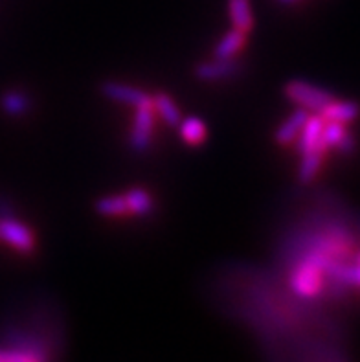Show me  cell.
I'll return each instance as SVG.
<instances>
[{
	"label": "cell",
	"instance_id": "cell-18",
	"mask_svg": "<svg viewBox=\"0 0 360 362\" xmlns=\"http://www.w3.org/2000/svg\"><path fill=\"white\" fill-rule=\"evenodd\" d=\"M322 160H324V151H320V149L303 153L300 168H298V179H300V182H313L316 179V175H318L320 168H322Z\"/></svg>",
	"mask_w": 360,
	"mask_h": 362
},
{
	"label": "cell",
	"instance_id": "cell-1",
	"mask_svg": "<svg viewBox=\"0 0 360 362\" xmlns=\"http://www.w3.org/2000/svg\"><path fill=\"white\" fill-rule=\"evenodd\" d=\"M325 257L324 254L315 250L310 252L306 262L292 271L291 289L301 298H316L325 285Z\"/></svg>",
	"mask_w": 360,
	"mask_h": 362
},
{
	"label": "cell",
	"instance_id": "cell-4",
	"mask_svg": "<svg viewBox=\"0 0 360 362\" xmlns=\"http://www.w3.org/2000/svg\"><path fill=\"white\" fill-rule=\"evenodd\" d=\"M0 243L23 254H32L37 247L35 234L30 226L11 216H0Z\"/></svg>",
	"mask_w": 360,
	"mask_h": 362
},
{
	"label": "cell",
	"instance_id": "cell-16",
	"mask_svg": "<svg viewBox=\"0 0 360 362\" xmlns=\"http://www.w3.org/2000/svg\"><path fill=\"white\" fill-rule=\"evenodd\" d=\"M94 210L101 217H123L129 216V204L125 193L118 195H105L94 202Z\"/></svg>",
	"mask_w": 360,
	"mask_h": 362
},
{
	"label": "cell",
	"instance_id": "cell-17",
	"mask_svg": "<svg viewBox=\"0 0 360 362\" xmlns=\"http://www.w3.org/2000/svg\"><path fill=\"white\" fill-rule=\"evenodd\" d=\"M30 105H32V101L24 92L8 90L0 98V109L8 116H23L24 112H28Z\"/></svg>",
	"mask_w": 360,
	"mask_h": 362
},
{
	"label": "cell",
	"instance_id": "cell-9",
	"mask_svg": "<svg viewBox=\"0 0 360 362\" xmlns=\"http://www.w3.org/2000/svg\"><path fill=\"white\" fill-rule=\"evenodd\" d=\"M325 122H340V124H352L360 116V105L352 100H337L324 107L318 112Z\"/></svg>",
	"mask_w": 360,
	"mask_h": 362
},
{
	"label": "cell",
	"instance_id": "cell-5",
	"mask_svg": "<svg viewBox=\"0 0 360 362\" xmlns=\"http://www.w3.org/2000/svg\"><path fill=\"white\" fill-rule=\"evenodd\" d=\"M100 92L107 100L116 101V103H123V105L138 107L140 103H144L146 100H149V94H146L144 90H140L138 87H132L127 83L122 81H105L101 83Z\"/></svg>",
	"mask_w": 360,
	"mask_h": 362
},
{
	"label": "cell",
	"instance_id": "cell-6",
	"mask_svg": "<svg viewBox=\"0 0 360 362\" xmlns=\"http://www.w3.org/2000/svg\"><path fill=\"white\" fill-rule=\"evenodd\" d=\"M324 124L325 119L322 118L320 115L316 116H309L301 129L300 136H298V151L303 155V153H309V151H327V147L324 146L322 142V131H324Z\"/></svg>",
	"mask_w": 360,
	"mask_h": 362
},
{
	"label": "cell",
	"instance_id": "cell-19",
	"mask_svg": "<svg viewBox=\"0 0 360 362\" xmlns=\"http://www.w3.org/2000/svg\"><path fill=\"white\" fill-rule=\"evenodd\" d=\"M355 138L352 136V134L347 133L346 136L342 138V142L338 144L337 146V149H338V153H342V155H349V153L353 151V149H355Z\"/></svg>",
	"mask_w": 360,
	"mask_h": 362
},
{
	"label": "cell",
	"instance_id": "cell-14",
	"mask_svg": "<svg viewBox=\"0 0 360 362\" xmlns=\"http://www.w3.org/2000/svg\"><path fill=\"white\" fill-rule=\"evenodd\" d=\"M153 107L156 115L164 119V124L169 127H178V124L182 122V112L178 109L177 101L166 92H158L153 96Z\"/></svg>",
	"mask_w": 360,
	"mask_h": 362
},
{
	"label": "cell",
	"instance_id": "cell-11",
	"mask_svg": "<svg viewBox=\"0 0 360 362\" xmlns=\"http://www.w3.org/2000/svg\"><path fill=\"white\" fill-rule=\"evenodd\" d=\"M228 15L232 21V28L239 32L248 35L254 30L255 18L250 0H228Z\"/></svg>",
	"mask_w": 360,
	"mask_h": 362
},
{
	"label": "cell",
	"instance_id": "cell-2",
	"mask_svg": "<svg viewBox=\"0 0 360 362\" xmlns=\"http://www.w3.org/2000/svg\"><path fill=\"white\" fill-rule=\"evenodd\" d=\"M283 94L289 101H292L294 105L301 107L306 110H315L320 112L327 103L335 100V96L325 88L313 85L309 81H301V79H292L283 87Z\"/></svg>",
	"mask_w": 360,
	"mask_h": 362
},
{
	"label": "cell",
	"instance_id": "cell-20",
	"mask_svg": "<svg viewBox=\"0 0 360 362\" xmlns=\"http://www.w3.org/2000/svg\"><path fill=\"white\" fill-rule=\"evenodd\" d=\"M356 265H359V272H360V256H359V263H356Z\"/></svg>",
	"mask_w": 360,
	"mask_h": 362
},
{
	"label": "cell",
	"instance_id": "cell-3",
	"mask_svg": "<svg viewBox=\"0 0 360 362\" xmlns=\"http://www.w3.org/2000/svg\"><path fill=\"white\" fill-rule=\"evenodd\" d=\"M155 122L156 112L153 107V96L134 107V122L131 127V136H129V144H131L132 151L141 153L146 151L147 147L153 142V133H155Z\"/></svg>",
	"mask_w": 360,
	"mask_h": 362
},
{
	"label": "cell",
	"instance_id": "cell-21",
	"mask_svg": "<svg viewBox=\"0 0 360 362\" xmlns=\"http://www.w3.org/2000/svg\"><path fill=\"white\" fill-rule=\"evenodd\" d=\"M279 2H292V0H279Z\"/></svg>",
	"mask_w": 360,
	"mask_h": 362
},
{
	"label": "cell",
	"instance_id": "cell-12",
	"mask_svg": "<svg viewBox=\"0 0 360 362\" xmlns=\"http://www.w3.org/2000/svg\"><path fill=\"white\" fill-rule=\"evenodd\" d=\"M246 45V33L239 32L236 28H232L228 33H224L221 37V41L217 42L214 50L215 59H233L239 52L245 48Z\"/></svg>",
	"mask_w": 360,
	"mask_h": 362
},
{
	"label": "cell",
	"instance_id": "cell-7",
	"mask_svg": "<svg viewBox=\"0 0 360 362\" xmlns=\"http://www.w3.org/2000/svg\"><path fill=\"white\" fill-rule=\"evenodd\" d=\"M0 362H48V355L37 342H18V344L0 351Z\"/></svg>",
	"mask_w": 360,
	"mask_h": 362
},
{
	"label": "cell",
	"instance_id": "cell-10",
	"mask_svg": "<svg viewBox=\"0 0 360 362\" xmlns=\"http://www.w3.org/2000/svg\"><path fill=\"white\" fill-rule=\"evenodd\" d=\"M236 70H238V64L232 59H215L214 57V61H206L197 66L195 78L206 83H214L230 78Z\"/></svg>",
	"mask_w": 360,
	"mask_h": 362
},
{
	"label": "cell",
	"instance_id": "cell-8",
	"mask_svg": "<svg viewBox=\"0 0 360 362\" xmlns=\"http://www.w3.org/2000/svg\"><path fill=\"white\" fill-rule=\"evenodd\" d=\"M309 110L306 109H296L289 116L278 129H276V133H274V140L278 146H289V144L296 142L298 136H300L301 129L306 125L307 118H309Z\"/></svg>",
	"mask_w": 360,
	"mask_h": 362
},
{
	"label": "cell",
	"instance_id": "cell-13",
	"mask_svg": "<svg viewBox=\"0 0 360 362\" xmlns=\"http://www.w3.org/2000/svg\"><path fill=\"white\" fill-rule=\"evenodd\" d=\"M178 134L182 138V142L187 146L197 147L202 146L208 138V129L201 118L197 116H190V118H182V122L178 124Z\"/></svg>",
	"mask_w": 360,
	"mask_h": 362
},
{
	"label": "cell",
	"instance_id": "cell-15",
	"mask_svg": "<svg viewBox=\"0 0 360 362\" xmlns=\"http://www.w3.org/2000/svg\"><path fill=\"white\" fill-rule=\"evenodd\" d=\"M129 204V216L147 217L155 210V199L146 188H131L125 192Z\"/></svg>",
	"mask_w": 360,
	"mask_h": 362
}]
</instances>
